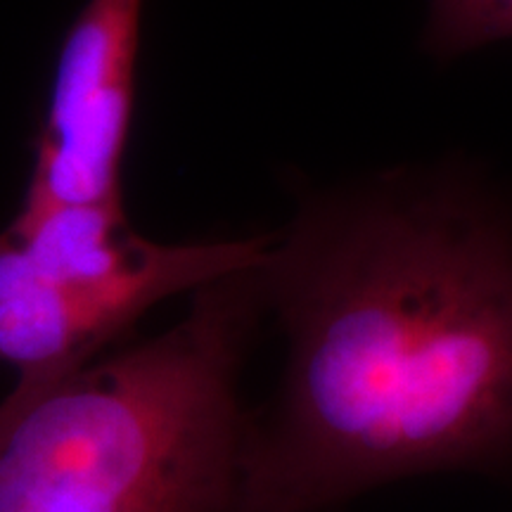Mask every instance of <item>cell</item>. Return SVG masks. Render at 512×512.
I'll list each match as a JSON object with an SVG mask.
<instances>
[{"mask_svg":"<svg viewBox=\"0 0 512 512\" xmlns=\"http://www.w3.org/2000/svg\"><path fill=\"white\" fill-rule=\"evenodd\" d=\"M271 242L164 245L124 207L22 204L0 230V361L17 373L5 399L48 392L164 299L259 266Z\"/></svg>","mask_w":512,"mask_h":512,"instance_id":"cell-3","label":"cell"},{"mask_svg":"<svg viewBox=\"0 0 512 512\" xmlns=\"http://www.w3.org/2000/svg\"><path fill=\"white\" fill-rule=\"evenodd\" d=\"M261 264L192 292L162 335L0 403V512H238Z\"/></svg>","mask_w":512,"mask_h":512,"instance_id":"cell-2","label":"cell"},{"mask_svg":"<svg viewBox=\"0 0 512 512\" xmlns=\"http://www.w3.org/2000/svg\"><path fill=\"white\" fill-rule=\"evenodd\" d=\"M512 38V0H430L422 50L446 62Z\"/></svg>","mask_w":512,"mask_h":512,"instance_id":"cell-5","label":"cell"},{"mask_svg":"<svg viewBox=\"0 0 512 512\" xmlns=\"http://www.w3.org/2000/svg\"><path fill=\"white\" fill-rule=\"evenodd\" d=\"M145 0H88L64 34L22 204L124 207Z\"/></svg>","mask_w":512,"mask_h":512,"instance_id":"cell-4","label":"cell"},{"mask_svg":"<svg viewBox=\"0 0 512 512\" xmlns=\"http://www.w3.org/2000/svg\"><path fill=\"white\" fill-rule=\"evenodd\" d=\"M283 392L238 512H325L389 479L512 470V216L456 176L306 200L261 264Z\"/></svg>","mask_w":512,"mask_h":512,"instance_id":"cell-1","label":"cell"}]
</instances>
